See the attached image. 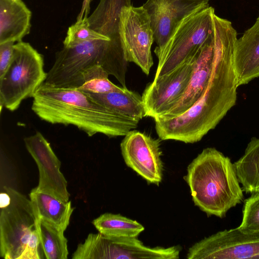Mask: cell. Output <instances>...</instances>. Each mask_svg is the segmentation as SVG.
<instances>
[{
    "mask_svg": "<svg viewBox=\"0 0 259 259\" xmlns=\"http://www.w3.org/2000/svg\"><path fill=\"white\" fill-rule=\"evenodd\" d=\"M212 34L214 63L208 84L186 111L172 118L155 120L157 134L162 140L197 142L236 104L238 87L233 56L237 33L231 21L215 17Z\"/></svg>",
    "mask_w": 259,
    "mask_h": 259,
    "instance_id": "6da1fadb",
    "label": "cell"
},
{
    "mask_svg": "<svg viewBox=\"0 0 259 259\" xmlns=\"http://www.w3.org/2000/svg\"><path fill=\"white\" fill-rule=\"evenodd\" d=\"M234 164L243 191L259 192V138L251 139L243 155Z\"/></svg>",
    "mask_w": 259,
    "mask_h": 259,
    "instance_id": "44dd1931",
    "label": "cell"
},
{
    "mask_svg": "<svg viewBox=\"0 0 259 259\" xmlns=\"http://www.w3.org/2000/svg\"><path fill=\"white\" fill-rule=\"evenodd\" d=\"M14 42L0 44V77L6 72L12 61Z\"/></svg>",
    "mask_w": 259,
    "mask_h": 259,
    "instance_id": "83f0119b",
    "label": "cell"
},
{
    "mask_svg": "<svg viewBox=\"0 0 259 259\" xmlns=\"http://www.w3.org/2000/svg\"><path fill=\"white\" fill-rule=\"evenodd\" d=\"M128 63L120 38L64 46L56 53L54 63L44 82L55 87L78 88L82 84V73L88 68L99 65L126 87Z\"/></svg>",
    "mask_w": 259,
    "mask_h": 259,
    "instance_id": "277c9868",
    "label": "cell"
},
{
    "mask_svg": "<svg viewBox=\"0 0 259 259\" xmlns=\"http://www.w3.org/2000/svg\"><path fill=\"white\" fill-rule=\"evenodd\" d=\"M40 246L38 232L36 228L32 231L26 247L19 259H40L39 252Z\"/></svg>",
    "mask_w": 259,
    "mask_h": 259,
    "instance_id": "4316f807",
    "label": "cell"
},
{
    "mask_svg": "<svg viewBox=\"0 0 259 259\" xmlns=\"http://www.w3.org/2000/svg\"><path fill=\"white\" fill-rule=\"evenodd\" d=\"M259 255V233H248L238 227L219 231L195 243L188 249V259H256Z\"/></svg>",
    "mask_w": 259,
    "mask_h": 259,
    "instance_id": "30bf717a",
    "label": "cell"
},
{
    "mask_svg": "<svg viewBox=\"0 0 259 259\" xmlns=\"http://www.w3.org/2000/svg\"><path fill=\"white\" fill-rule=\"evenodd\" d=\"M40 247L47 259H66L68 255L65 231L41 219L36 222Z\"/></svg>",
    "mask_w": 259,
    "mask_h": 259,
    "instance_id": "7402d4cb",
    "label": "cell"
},
{
    "mask_svg": "<svg viewBox=\"0 0 259 259\" xmlns=\"http://www.w3.org/2000/svg\"><path fill=\"white\" fill-rule=\"evenodd\" d=\"M32 98L31 109L41 120L74 125L89 137L97 134L125 136L139 122L101 105L77 88L55 87L44 82Z\"/></svg>",
    "mask_w": 259,
    "mask_h": 259,
    "instance_id": "7a4b0ae2",
    "label": "cell"
},
{
    "mask_svg": "<svg viewBox=\"0 0 259 259\" xmlns=\"http://www.w3.org/2000/svg\"><path fill=\"white\" fill-rule=\"evenodd\" d=\"M92 223L99 232L111 237H137L145 229L136 221L108 212L100 215Z\"/></svg>",
    "mask_w": 259,
    "mask_h": 259,
    "instance_id": "603a6c76",
    "label": "cell"
},
{
    "mask_svg": "<svg viewBox=\"0 0 259 259\" xmlns=\"http://www.w3.org/2000/svg\"><path fill=\"white\" fill-rule=\"evenodd\" d=\"M29 198L38 219L66 230L74 210L70 201H63L36 187L31 191Z\"/></svg>",
    "mask_w": 259,
    "mask_h": 259,
    "instance_id": "ac0fdd59",
    "label": "cell"
},
{
    "mask_svg": "<svg viewBox=\"0 0 259 259\" xmlns=\"http://www.w3.org/2000/svg\"><path fill=\"white\" fill-rule=\"evenodd\" d=\"M47 77L42 55L28 42L14 44L11 64L0 77L1 109L17 110L24 100L32 97Z\"/></svg>",
    "mask_w": 259,
    "mask_h": 259,
    "instance_id": "5b68a950",
    "label": "cell"
},
{
    "mask_svg": "<svg viewBox=\"0 0 259 259\" xmlns=\"http://www.w3.org/2000/svg\"><path fill=\"white\" fill-rule=\"evenodd\" d=\"M24 141L38 167L39 181L36 188L63 201H69L67 182L60 170L61 162L50 143L39 132L25 138Z\"/></svg>",
    "mask_w": 259,
    "mask_h": 259,
    "instance_id": "4fadbf2b",
    "label": "cell"
},
{
    "mask_svg": "<svg viewBox=\"0 0 259 259\" xmlns=\"http://www.w3.org/2000/svg\"><path fill=\"white\" fill-rule=\"evenodd\" d=\"M4 188L10 199L1 207L0 255L5 259H19L36 228L38 218L30 198L13 188Z\"/></svg>",
    "mask_w": 259,
    "mask_h": 259,
    "instance_id": "ba28073f",
    "label": "cell"
},
{
    "mask_svg": "<svg viewBox=\"0 0 259 259\" xmlns=\"http://www.w3.org/2000/svg\"><path fill=\"white\" fill-rule=\"evenodd\" d=\"M214 63L213 34L196 53L191 77L181 98L168 111L155 119L177 116L191 108L201 97L210 81Z\"/></svg>",
    "mask_w": 259,
    "mask_h": 259,
    "instance_id": "9a60e30c",
    "label": "cell"
},
{
    "mask_svg": "<svg viewBox=\"0 0 259 259\" xmlns=\"http://www.w3.org/2000/svg\"><path fill=\"white\" fill-rule=\"evenodd\" d=\"M91 1V0H83L81 9L77 16V21L88 19V16L90 11Z\"/></svg>",
    "mask_w": 259,
    "mask_h": 259,
    "instance_id": "f1b7e54d",
    "label": "cell"
},
{
    "mask_svg": "<svg viewBox=\"0 0 259 259\" xmlns=\"http://www.w3.org/2000/svg\"><path fill=\"white\" fill-rule=\"evenodd\" d=\"M181 247L145 246L137 237L89 234L72 254L73 259H178Z\"/></svg>",
    "mask_w": 259,
    "mask_h": 259,
    "instance_id": "52a82bcc",
    "label": "cell"
},
{
    "mask_svg": "<svg viewBox=\"0 0 259 259\" xmlns=\"http://www.w3.org/2000/svg\"><path fill=\"white\" fill-rule=\"evenodd\" d=\"M131 6V0H101L94 14L88 18L90 27L110 38L119 37L120 11L123 7Z\"/></svg>",
    "mask_w": 259,
    "mask_h": 259,
    "instance_id": "ffe728a7",
    "label": "cell"
},
{
    "mask_svg": "<svg viewBox=\"0 0 259 259\" xmlns=\"http://www.w3.org/2000/svg\"><path fill=\"white\" fill-rule=\"evenodd\" d=\"M212 7L202 9L185 17L165 45L154 49L158 58L154 79L178 68L194 55L212 33Z\"/></svg>",
    "mask_w": 259,
    "mask_h": 259,
    "instance_id": "8992f818",
    "label": "cell"
},
{
    "mask_svg": "<svg viewBox=\"0 0 259 259\" xmlns=\"http://www.w3.org/2000/svg\"><path fill=\"white\" fill-rule=\"evenodd\" d=\"M184 179L196 206L208 216L223 218L243 201V189L231 159L214 148L202 150L190 163Z\"/></svg>",
    "mask_w": 259,
    "mask_h": 259,
    "instance_id": "3957f363",
    "label": "cell"
},
{
    "mask_svg": "<svg viewBox=\"0 0 259 259\" xmlns=\"http://www.w3.org/2000/svg\"><path fill=\"white\" fill-rule=\"evenodd\" d=\"M233 61L237 87L259 77V15L254 24L237 39Z\"/></svg>",
    "mask_w": 259,
    "mask_h": 259,
    "instance_id": "2e32d148",
    "label": "cell"
},
{
    "mask_svg": "<svg viewBox=\"0 0 259 259\" xmlns=\"http://www.w3.org/2000/svg\"><path fill=\"white\" fill-rule=\"evenodd\" d=\"M209 0H147L143 7L151 20L155 49H161L187 16L209 7Z\"/></svg>",
    "mask_w": 259,
    "mask_h": 259,
    "instance_id": "5bb4252c",
    "label": "cell"
},
{
    "mask_svg": "<svg viewBox=\"0 0 259 259\" xmlns=\"http://www.w3.org/2000/svg\"><path fill=\"white\" fill-rule=\"evenodd\" d=\"M244 200L242 219L238 228L248 233H259V192Z\"/></svg>",
    "mask_w": 259,
    "mask_h": 259,
    "instance_id": "484cf974",
    "label": "cell"
},
{
    "mask_svg": "<svg viewBox=\"0 0 259 259\" xmlns=\"http://www.w3.org/2000/svg\"><path fill=\"white\" fill-rule=\"evenodd\" d=\"M118 33L125 58L146 75L153 65L151 47L154 34L150 16L143 7H123L120 13Z\"/></svg>",
    "mask_w": 259,
    "mask_h": 259,
    "instance_id": "9c48e42d",
    "label": "cell"
},
{
    "mask_svg": "<svg viewBox=\"0 0 259 259\" xmlns=\"http://www.w3.org/2000/svg\"><path fill=\"white\" fill-rule=\"evenodd\" d=\"M85 93L101 105L126 117L139 121L146 116L142 96L126 87L106 93Z\"/></svg>",
    "mask_w": 259,
    "mask_h": 259,
    "instance_id": "d6986e66",
    "label": "cell"
},
{
    "mask_svg": "<svg viewBox=\"0 0 259 259\" xmlns=\"http://www.w3.org/2000/svg\"><path fill=\"white\" fill-rule=\"evenodd\" d=\"M120 149L127 166L148 183L159 185L163 170L159 140L132 130L124 136Z\"/></svg>",
    "mask_w": 259,
    "mask_h": 259,
    "instance_id": "7c38bea8",
    "label": "cell"
},
{
    "mask_svg": "<svg viewBox=\"0 0 259 259\" xmlns=\"http://www.w3.org/2000/svg\"><path fill=\"white\" fill-rule=\"evenodd\" d=\"M31 17L22 0H0V44L22 41L29 33Z\"/></svg>",
    "mask_w": 259,
    "mask_h": 259,
    "instance_id": "e0dca14e",
    "label": "cell"
},
{
    "mask_svg": "<svg viewBox=\"0 0 259 259\" xmlns=\"http://www.w3.org/2000/svg\"><path fill=\"white\" fill-rule=\"evenodd\" d=\"M109 75L101 66L95 65L85 69L81 75L82 84L78 88L84 92L106 93L120 91L109 79Z\"/></svg>",
    "mask_w": 259,
    "mask_h": 259,
    "instance_id": "cb8c5ba5",
    "label": "cell"
},
{
    "mask_svg": "<svg viewBox=\"0 0 259 259\" xmlns=\"http://www.w3.org/2000/svg\"><path fill=\"white\" fill-rule=\"evenodd\" d=\"M111 39L109 37L91 28L88 19H82L76 21L68 28L63 45L68 47L87 41Z\"/></svg>",
    "mask_w": 259,
    "mask_h": 259,
    "instance_id": "d4e9b609",
    "label": "cell"
},
{
    "mask_svg": "<svg viewBox=\"0 0 259 259\" xmlns=\"http://www.w3.org/2000/svg\"><path fill=\"white\" fill-rule=\"evenodd\" d=\"M256 259H259V255L256 256Z\"/></svg>",
    "mask_w": 259,
    "mask_h": 259,
    "instance_id": "f546056e",
    "label": "cell"
},
{
    "mask_svg": "<svg viewBox=\"0 0 259 259\" xmlns=\"http://www.w3.org/2000/svg\"><path fill=\"white\" fill-rule=\"evenodd\" d=\"M196 53L171 72L154 79L146 88L142 96L146 116L154 120L160 117L181 98L189 83Z\"/></svg>",
    "mask_w": 259,
    "mask_h": 259,
    "instance_id": "8fae6325",
    "label": "cell"
}]
</instances>
